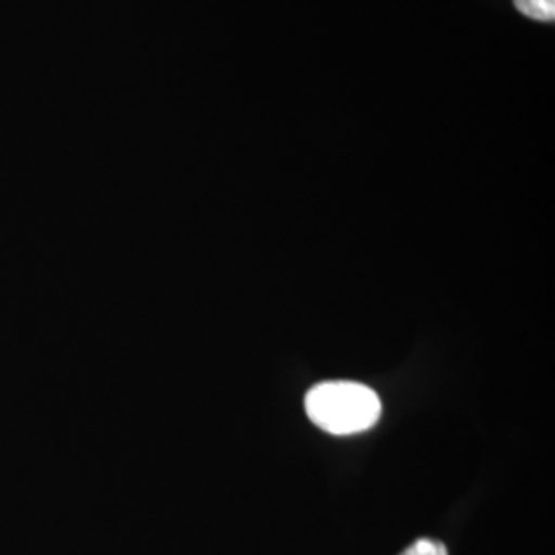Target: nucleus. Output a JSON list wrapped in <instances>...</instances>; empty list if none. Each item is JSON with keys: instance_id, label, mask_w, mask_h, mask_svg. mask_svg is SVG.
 Returning <instances> with one entry per match:
<instances>
[{"instance_id": "nucleus-1", "label": "nucleus", "mask_w": 555, "mask_h": 555, "mask_svg": "<svg viewBox=\"0 0 555 555\" xmlns=\"http://www.w3.org/2000/svg\"><path fill=\"white\" fill-rule=\"evenodd\" d=\"M305 410L321 430L346 437L377 424L380 401L366 385L354 380H327L307 393Z\"/></svg>"}, {"instance_id": "nucleus-2", "label": "nucleus", "mask_w": 555, "mask_h": 555, "mask_svg": "<svg viewBox=\"0 0 555 555\" xmlns=\"http://www.w3.org/2000/svg\"><path fill=\"white\" fill-rule=\"evenodd\" d=\"M516 11L529 20L552 23L555 20V0H515Z\"/></svg>"}, {"instance_id": "nucleus-3", "label": "nucleus", "mask_w": 555, "mask_h": 555, "mask_svg": "<svg viewBox=\"0 0 555 555\" xmlns=\"http://www.w3.org/2000/svg\"><path fill=\"white\" fill-rule=\"evenodd\" d=\"M401 555H449L444 543H440L437 539H417L416 543H412Z\"/></svg>"}]
</instances>
